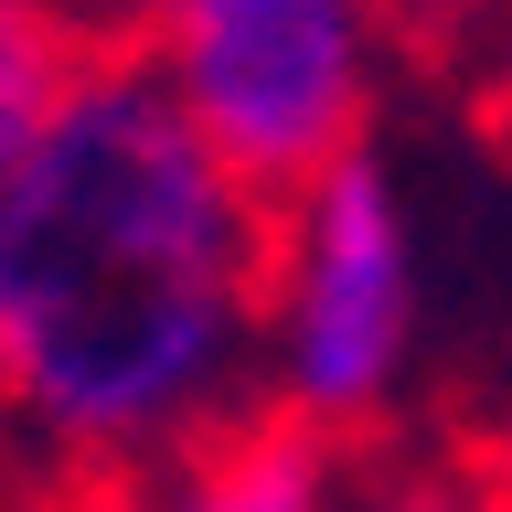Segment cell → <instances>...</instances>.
Returning a JSON list of instances; mask_svg holds the SVG:
<instances>
[{"mask_svg":"<svg viewBox=\"0 0 512 512\" xmlns=\"http://www.w3.org/2000/svg\"><path fill=\"white\" fill-rule=\"evenodd\" d=\"M267 246L278 203L128 43H96L0 160V459L118 502L256 406Z\"/></svg>","mask_w":512,"mask_h":512,"instance_id":"6da1fadb","label":"cell"},{"mask_svg":"<svg viewBox=\"0 0 512 512\" xmlns=\"http://www.w3.org/2000/svg\"><path fill=\"white\" fill-rule=\"evenodd\" d=\"M107 43L182 96V118L267 203L374 150L384 107V0H96Z\"/></svg>","mask_w":512,"mask_h":512,"instance_id":"7a4b0ae2","label":"cell"},{"mask_svg":"<svg viewBox=\"0 0 512 512\" xmlns=\"http://www.w3.org/2000/svg\"><path fill=\"white\" fill-rule=\"evenodd\" d=\"M416 214L384 150H342L299 192H278L267 246V320H256V395L331 438H374L416 384Z\"/></svg>","mask_w":512,"mask_h":512,"instance_id":"3957f363","label":"cell"},{"mask_svg":"<svg viewBox=\"0 0 512 512\" xmlns=\"http://www.w3.org/2000/svg\"><path fill=\"white\" fill-rule=\"evenodd\" d=\"M352 502H363L352 438L267 406V395L214 416L203 438H182L118 491V512H352Z\"/></svg>","mask_w":512,"mask_h":512,"instance_id":"277c9868","label":"cell"},{"mask_svg":"<svg viewBox=\"0 0 512 512\" xmlns=\"http://www.w3.org/2000/svg\"><path fill=\"white\" fill-rule=\"evenodd\" d=\"M96 43H107V32H96L75 0H0V160L54 118V96L86 75Z\"/></svg>","mask_w":512,"mask_h":512,"instance_id":"5b68a950","label":"cell"},{"mask_svg":"<svg viewBox=\"0 0 512 512\" xmlns=\"http://www.w3.org/2000/svg\"><path fill=\"white\" fill-rule=\"evenodd\" d=\"M352 512H459V470H395V480H374Z\"/></svg>","mask_w":512,"mask_h":512,"instance_id":"8992f818","label":"cell"},{"mask_svg":"<svg viewBox=\"0 0 512 512\" xmlns=\"http://www.w3.org/2000/svg\"><path fill=\"white\" fill-rule=\"evenodd\" d=\"M459 512H512V470H459Z\"/></svg>","mask_w":512,"mask_h":512,"instance_id":"52a82bcc","label":"cell"},{"mask_svg":"<svg viewBox=\"0 0 512 512\" xmlns=\"http://www.w3.org/2000/svg\"><path fill=\"white\" fill-rule=\"evenodd\" d=\"M395 22H459V11H480V0H384Z\"/></svg>","mask_w":512,"mask_h":512,"instance_id":"ba28073f","label":"cell"}]
</instances>
